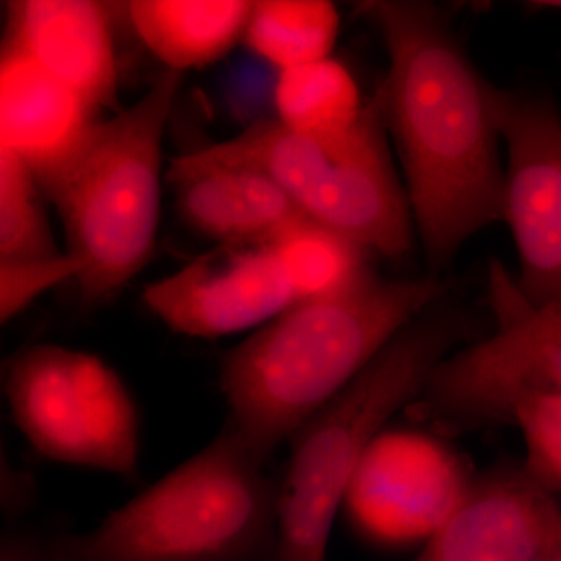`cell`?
Listing matches in <instances>:
<instances>
[{
	"instance_id": "obj_1",
	"label": "cell",
	"mask_w": 561,
	"mask_h": 561,
	"mask_svg": "<svg viewBox=\"0 0 561 561\" xmlns=\"http://www.w3.org/2000/svg\"><path fill=\"white\" fill-rule=\"evenodd\" d=\"M381 33V102L404 169L427 264L440 272L472 236L504 220L505 169L494 94L442 9L413 0L359 3Z\"/></svg>"
},
{
	"instance_id": "obj_2",
	"label": "cell",
	"mask_w": 561,
	"mask_h": 561,
	"mask_svg": "<svg viewBox=\"0 0 561 561\" xmlns=\"http://www.w3.org/2000/svg\"><path fill=\"white\" fill-rule=\"evenodd\" d=\"M446 294L437 276L373 275L342 294L290 306L221 362L227 423L265 463Z\"/></svg>"
},
{
	"instance_id": "obj_3",
	"label": "cell",
	"mask_w": 561,
	"mask_h": 561,
	"mask_svg": "<svg viewBox=\"0 0 561 561\" xmlns=\"http://www.w3.org/2000/svg\"><path fill=\"white\" fill-rule=\"evenodd\" d=\"M230 423L201 453L84 534L58 561H275L278 483Z\"/></svg>"
},
{
	"instance_id": "obj_4",
	"label": "cell",
	"mask_w": 561,
	"mask_h": 561,
	"mask_svg": "<svg viewBox=\"0 0 561 561\" xmlns=\"http://www.w3.org/2000/svg\"><path fill=\"white\" fill-rule=\"evenodd\" d=\"M183 72L164 69L130 108L101 121L43 186L57 206L84 306L105 305L150 261L161 209L162 140Z\"/></svg>"
},
{
	"instance_id": "obj_5",
	"label": "cell",
	"mask_w": 561,
	"mask_h": 561,
	"mask_svg": "<svg viewBox=\"0 0 561 561\" xmlns=\"http://www.w3.org/2000/svg\"><path fill=\"white\" fill-rule=\"evenodd\" d=\"M442 302L404 328L291 438L278 485L275 561H327L332 526L365 453L391 416L419 398L459 335L460 320L438 309Z\"/></svg>"
},
{
	"instance_id": "obj_6",
	"label": "cell",
	"mask_w": 561,
	"mask_h": 561,
	"mask_svg": "<svg viewBox=\"0 0 561 561\" xmlns=\"http://www.w3.org/2000/svg\"><path fill=\"white\" fill-rule=\"evenodd\" d=\"M378 95L345 135L321 139L284 127L276 117L241 135L172 161L175 183L213 165H239L267 175L302 216L371 253L401 260L411 250L413 217L387 142Z\"/></svg>"
},
{
	"instance_id": "obj_7",
	"label": "cell",
	"mask_w": 561,
	"mask_h": 561,
	"mask_svg": "<svg viewBox=\"0 0 561 561\" xmlns=\"http://www.w3.org/2000/svg\"><path fill=\"white\" fill-rule=\"evenodd\" d=\"M3 387L14 423L41 456L125 478L138 471V411L101 357L31 346L9 362Z\"/></svg>"
},
{
	"instance_id": "obj_8",
	"label": "cell",
	"mask_w": 561,
	"mask_h": 561,
	"mask_svg": "<svg viewBox=\"0 0 561 561\" xmlns=\"http://www.w3.org/2000/svg\"><path fill=\"white\" fill-rule=\"evenodd\" d=\"M507 146L504 221L518 251L519 290L534 306L561 305V113L549 95L494 94Z\"/></svg>"
},
{
	"instance_id": "obj_9",
	"label": "cell",
	"mask_w": 561,
	"mask_h": 561,
	"mask_svg": "<svg viewBox=\"0 0 561 561\" xmlns=\"http://www.w3.org/2000/svg\"><path fill=\"white\" fill-rule=\"evenodd\" d=\"M471 486L463 460L440 438L423 431L383 430L354 474L343 512L365 540L424 545Z\"/></svg>"
},
{
	"instance_id": "obj_10",
	"label": "cell",
	"mask_w": 561,
	"mask_h": 561,
	"mask_svg": "<svg viewBox=\"0 0 561 561\" xmlns=\"http://www.w3.org/2000/svg\"><path fill=\"white\" fill-rule=\"evenodd\" d=\"M173 332L220 339L265 323L297 305L267 241L219 243L142 291Z\"/></svg>"
},
{
	"instance_id": "obj_11",
	"label": "cell",
	"mask_w": 561,
	"mask_h": 561,
	"mask_svg": "<svg viewBox=\"0 0 561 561\" xmlns=\"http://www.w3.org/2000/svg\"><path fill=\"white\" fill-rule=\"evenodd\" d=\"M561 545V507L522 472L472 483L413 561H545Z\"/></svg>"
},
{
	"instance_id": "obj_12",
	"label": "cell",
	"mask_w": 561,
	"mask_h": 561,
	"mask_svg": "<svg viewBox=\"0 0 561 561\" xmlns=\"http://www.w3.org/2000/svg\"><path fill=\"white\" fill-rule=\"evenodd\" d=\"M5 43L25 51L95 108L119 113V69L108 3L20 0L7 3Z\"/></svg>"
},
{
	"instance_id": "obj_13",
	"label": "cell",
	"mask_w": 561,
	"mask_h": 561,
	"mask_svg": "<svg viewBox=\"0 0 561 561\" xmlns=\"http://www.w3.org/2000/svg\"><path fill=\"white\" fill-rule=\"evenodd\" d=\"M99 108L3 41L0 58V147L31 168L41 187L83 147Z\"/></svg>"
},
{
	"instance_id": "obj_14",
	"label": "cell",
	"mask_w": 561,
	"mask_h": 561,
	"mask_svg": "<svg viewBox=\"0 0 561 561\" xmlns=\"http://www.w3.org/2000/svg\"><path fill=\"white\" fill-rule=\"evenodd\" d=\"M172 184L181 219L217 245L267 241L305 217L275 181L249 168L213 165Z\"/></svg>"
},
{
	"instance_id": "obj_15",
	"label": "cell",
	"mask_w": 561,
	"mask_h": 561,
	"mask_svg": "<svg viewBox=\"0 0 561 561\" xmlns=\"http://www.w3.org/2000/svg\"><path fill=\"white\" fill-rule=\"evenodd\" d=\"M249 0H133L128 16L165 69L184 72L220 60L243 39Z\"/></svg>"
},
{
	"instance_id": "obj_16",
	"label": "cell",
	"mask_w": 561,
	"mask_h": 561,
	"mask_svg": "<svg viewBox=\"0 0 561 561\" xmlns=\"http://www.w3.org/2000/svg\"><path fill=\"white\" fill-rule=\"evenodd\" d=\"M267 243L297 302L342 294L373 276L371 251L308 217L291 221Z\"/></svg>"
},
{
	"instance_id": "obj_17",
	"label": "cell",
	"mask_w": 561,
	"mask_h": 561,
	"mask_svg": "<svg viewBox=\"0 0 561 561\" xmlns=\"http://www.w3.org/2000/svg\"><path fill=\"white\" fill-rule=\"evenodd\" d=\"M273 91L276 119L311 138L345 135L367 105L350 70L331 57L278 70Z\"/></svg>"
},
{
	"instance_id": "obj_18",
	"label": "cell",
	"mask_w": 561,
	"mask_h": 561,
	"mask_svg": "<svg viewBox=\"0 0 561 561\" xmlns=\"http://www.w3.org/2000/svg\"><path fill=\"white\" fill-rule=\"evenodd\" d=\"M339 13L323 0H260L247 22L243 41L261 60L278 70L331 57Z\"/></svg>"
},
{
	"instance_id": "obj_19",
	"label": "cell",
	"mask_w": 561,
	"mask_h": 561,
	"mask_svg": "<svg viewBox=\"0 0 561 561\" xmlns=\"http://www.w3.org/2000/svg\"><path fill=\"white\" fill-rule=\"evenodd\" d=\"M43 187L13 151L0 147V261L60 253L44 209Z\"/></svg>"
},
{
	"instance_id": "obj_20",
	"label": "cell",
	"mask_w": 561,
	"mask_h": 561,
	"mask_svg": "<svg viewBox=\"0 0 561 561\" xmlns=\"http://www.w3.org/2000/svg\"><path fill=\"white\" fill-rule=\"evenodd\" d=\"M494 400L513 408L530 391H560L561 345L548 341L534 324L513 328L502 339L490 370Z\"/></svg>"
},
{
	"instance_id": "obj_21",
	"label": "cell",
	"mask_w": 561,
	"mask_h": 561,
	"mask_svg": "<svg viewBox=\"0 0 561 561\" xmlns=\"http://www.w3.org/2000/svg\"><path fill=\"white\" fill-rule=\"evenodd\" d=\"M526 443V471L551 493H561V393L530 391L513 408L511 421Z\"/></svg>"
},
{
	"instance_id": "obj_22",
	"label": "cell",
	"mask_w": 561,
	"mask_h": 561,
	"mask_svg": "<svg viewBox=\"0 0 561 561\" xmlns=\"http://www.w3.org/2000/svg\"><path fill=\"white\" fill-rule=\"evenodd\" d=\"M84 264L69 253L0 261V320H13L44 291L79 278Z\"/></svg>"
},
{
	"instance_id": "obj_23",
	"label": "cell",
	"mask_w": 561,
	"mask_h": 561,
	"mask_svg": "<svg viewBox=\"0 0 561 561\" xmlns=\"http://www.w3.org/2000/svg\"><path fill=\"white\" fill-rule=\"evenodd\" d=\"M0 561H58L51 538L36 537L25 531H9L2 538Z\"/></svg>"
},
{
	"instance_id": "obj_24",
	"label": "cell",
	"mask_w": 561,
	"mask_h": 561,
	"mask_svg": "<svg viewBox=\"0 0 561 561\" xmlns=\"http://www.w3.org/2000/svg\"><path fill=\"white\" fill-rule=\"evenodd\" d=\"M32 481L22 472L14 471L3 460L2 468V505L7 515H18L28 507L32 501Z\"/></svg>"
},
{
	"instance_id": "obj_25",
	"label": "cell",
	"mask_w": 561,
	"mask_h": 561,
	"mask_svg": "<svg viewBox=\"0 0 561 561\" xmlns=\"http://www.w3.org/2000/svg\"><path fill=\"white\" fill-rule=\"evenodd\" d=\"M527 312L542 337L561 345V305L534 306L529 302Z\"/></svg>"
},
{
	"instance_id": "obj_26",
	"label": "cell",
	"mask_w": 561,
	"mask_h": 561,
	"mask_svg": "<svg viewBox=\"0 0 561 561\" xmlns=\"http://www.w3.org/2000/svg\"><path fill=\"white\" fill-rule=\"evenodd\" d=\"M526 5L534 11H561V0H531Z\"/></svg>"
},
{
	"instance_id": "obj_27",
	"label": "cell",
	"mask_w": 561,
	"mask_h": 561,
	"mask_svg": "<svg viewBox=\"0 0 561 561\" xmlns=\"http://www.w3.org/2000/svg\"><path fill=\"white\" fill-rule=\"evenodd\" d=\"M545 561H561V545L556 549V551L549 553Z\"/></svg>"
}]
</instances>
